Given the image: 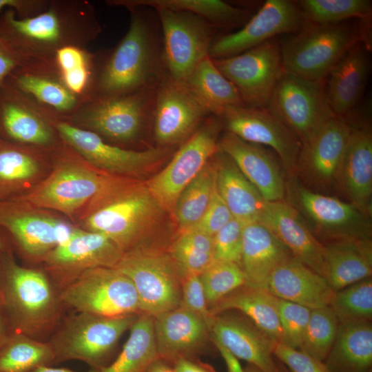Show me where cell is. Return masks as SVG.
<instances>
[{
    "instance_id": "obj_17",
    "label": "cell",
    "mask_w": 372,
    "mask_h": 372,
    "mask_svg": "<svg viewBox=\"0 0 372 372\" xmlns=\"http://www.w3.org/2000/svg\"><path fill=\"white\" fill-rule=\"evenodd\" d=\"M212 61L237 88L244 105L267 108L283 70L280 47L273 39L240 54Z\"/></svg>"
},
{
    "instance_id": "obj_35",
    "label": "cell",
    "mask_w": 372,
    "mask_h": 372,
    "mask_svg": "<svg viewBox=\"0 0 372 372\" xmlns=\"http://www.w3.org/2000/svg\"><path fill=\"white\" fill-rule=\"evenodd\" d=\"M276 298L267 289L243 285L209 309L211 315L236 311L249 319L273 341L282 343Z\"/></svg>"
},
{
    "instance_id": "obj_37",
    "label": "cell",
    "mask_w": 372,
    "mask_h": 372,
    "mask_svg": "<svg viewBox=\"0 0 372 372\" xmlns=\"http://www.w3.org/2000/svg\"><path fill=\"white\" fill-rule=\"evenodd\" d=\"M110 6L125 8L146 6L154 10H169L194 14L217 28L243 26L249 19L250 12L220 0H108Z\"/></svg>"
},
{
    "instance_id": "obj_54",
    "label": "cell",
    "mask_w": 372,
    "mask_h": 372,
    "mask_svg": "<svg viewBox=\"0 0 372 372\" xmlns=\"http://www.w3.org/2000/svg\"><path fill=\"white\" fill-rule=\"evenodd\" d=\"M49 3L50 0H0V12L11 9L19 19L31 18L44 12Z\"/></svg>"
},
{
    "instance_id": "obj_36",
    "label": "cell",
    "mask_w": 372,
    "mask_h": 372,
    "mask_svg": "<svg viewBox=\"0 0 372 372\" xmlns=\"http://www.w3.org/2000/svg\"><path fill=\"white\" fill-rule=\"evenodd\" d=\"M324 363L329 372H372L371 321L340 323Z\"/></svg>"
},
{
    "instance_id": "obj_30",
    "label": "cell",
    "mask_w": 372,
    "mask_h": 372,
    "mask_svg": "<svg viewBox=\"0 0 372 372\" xmlns=\"http://www.w3.org/2000/svg\"><path fill=\"white\" fill-rule=\"evenodd\" d=\"M267 289L277 298L311 309L328 307L334 293L324 277L293 256L273 271Z\"/></svg>"
},
{
    "instance_id": "obj_41",
    "label": "cell",
    "mask_w": 372,
    "mask_h": 372,
    "mask_svg": "<svg viewBox=\"0 0 372 372\" xmlns=\"http://www.w3.org/2000/svg\"><path fill=\"white\" fill-rule=\"evenodd\" d=\"M55 364V355L49 341L11 333L0 348V372H32Z\"/></svg>"
},
{
    "instance_id": "obj_1",
    "label": "cell",
    "mask_w": 372,
    "mask_h": 372,
    "mask_svg": "<svg viewBox=\"0 0 372 372\" xmlns=\"http://www.w3.org/2000/svg\"><path fill=\"white\" fill-rule=\"evenodd\" d=\"M126 9L130 14L126 34L114 48L94 52L87 101L156 86L167 74L156 11L146 6Z\"/></svg>"
},
{
    "instance_id": "obj_48",
    "label": "cell",
    "mask_w": 372,
    "mask_h": 372,
    "mask_svg": "<svg viewBox=\"0 0 372 372\" xmlns=\"http://www.w3.org/2000/svg\"><path fill=\"white\" fill-rule=\"evenodd\" d=\"M209 309L247 283L239 264L214 260L200 275Z\"/></svg>"
},
{
    "instance_id": "obj_55",
    "label": "cell",
    "mask_w": 372,
    "mask_h": 372,
    "mask_svg": "<svg viewBox=\"0 0 372 372\" xmlns=\"http://www.w3.org/2000/svg\"><path fill=\"white\" fill-rule=\"evenodd\" d=\"M25 63L6 41L0 30V85L13 71Z\"/></svg>"
},
{
    "instance_id": "obj_56",
    "label": "cell",
    "mask_w": 372,
    "mask_h": 372,
    "mask_svg": "<svg viewBox=\"0 0 372 372\" xmlns=\"http://www.w3.org/2000/svg\"><path fill=\"white\" fill-rule=\"evenodd\" d=\"M175 372H216L211 366L194 358H181L173 364Z\"/></svg>"
},
{
    "instance_id": "obj_59",
    "label": "cell",
    "mask_w": 372,
    "mask_h": 372,
    "mask_svg": "<svg viewBox=\"0 0 372 372\" xmlns=\"http://www.w3.org/2000/svg\"><path fill=\"white\" fill-rule=\"evenodd\" d=\"M32 372H76L66 368L53 367L52 366H41ZM88 372H101V370L92 369Z\"/></svg>"
},
{
    "instance_id": "obj_60",
    "label": "cell",
    "mask_w": 372,
    "mask_h": 372,
    "mask_svg": "<svg viewBox=\"0 0 372 372\" xmlns=\"http://www.w3.org/2000/svg\"><path fill=\"white\" fill-rule=\"evenodd\" d=\"M10 334L0 311V348L5 344Z\"/></svg>"
},
{
    "instance_id": "obj_12",
    "label": "cell",
    "mask_w": 372,
    "mask_h": 372,
    "mask_svg": "<svg viewBox=\"0 0 372 372\" xmlns=\"http://www.w3.org/2000/svg\"><path fill=\"white\" fill-rule=\"evenodd\" d=\"M267 109L302 143L334 117L322 81L302 78L283 69Z\"/></svg>"
},
{
    "instance_id": "obj_24",
    "label": "cell",
    "mask_w": 372,
    "mask_h": 372,
    "mask_svg": "<svg viewBox=\"0 0 372 372\" xmlns=\"http://www.w3.org/2000/svg\"><path fill=\"white\" fill-rule=\"evenodd\" d=\"M209 329L211 338L238 359L247 362L262 372H281L273 353L275 342L242 313L227 311L214 315Z\"/></svg>"
},
{
    "instance_id": "obj_2",
    "label": "cell",
    "mask_w": 372,
    "mask_h": 372,
    "mask_svg": "<svg viewBox=\"0 0 372 372\" xmlns=\"http://www.w3.org/2000/svg\"><path fill=\"white\" fill-rule=\"evenodd\" d=\"M0 30L26 62H50L68 46L87 48L103 31L94 6L85 0H50L44 12L27 19L8 9L0 16Z\"/></svg>"
},
{
    "instance_id": "obj_46",
    "label": "cell",
    "mask_w": 372,
    "mask_h": 372,
    "mask_svg": "<svg viewBox=\"0 0 372 372\" xmlns=\"http://www.w3.org/2000/svg\"><path fill=\"white\" fill-rule=\"evenodd\" d=\"M328 307L340 323L371 321V276L334 291Z\"/></svg>"
},
{
    "instance_id": "obj_31",
    "label": "cell",
    "mask_w": 372,
    "mask_h": 372,
    "mask_svg": "<svg viewBox=\"0 0 372 372\" xmlns=\"http://www.w3.org/2000/svg\"><path fill=\"white\" fill-rule=\"evenodd\" d=\"M291 256L288 248L262 222L244 224L240 266L246 285L267 289L273 271Z\"/></svg>"
},
{
    "instance_id": "obj_42",
    "label": "cell",
    "mask_w": 372,
    "mask_h": 372,
    "mask_svg": "<svg viewBox=\"0 0 372 372\" xmlns=\"http://www.w3.org/2000/svg\"><path fill=\"white\" fill-rule=\"evenodd\" d=\"M216 185L212 157L178 196L173 211L181 231L196 225L204 215Z\"/></svg>"
},
{
    "instance_id": "obj_21",
    "label": "cell",
    "mask_w": 372,
    "mask_h": 372,
    "mask_svg": "<svg viewBox=\"0 0 372 372\" xmlns=\"http://www.w3.org/2000/svg\"><path fill=\"white\" fill-rule=\"evenodd\" d=\"M209 115L184 83L166 74L156 90L152 129L156 147L183 143Z\"/></svg>"
},
{
    "instance_id": "obj_11",
    "label": "cell",
    "mask_w": 372,
    "mask_h": 372,
    "mask_svg": "<svg viewBox=\"0 0 372 372\" xmlns=\"http://www.w3.org/2000/svg\"><path fill=\"white\" fill-rule=\"evenodd\" d=\"M64 306L105 317L141 314L132 282L114 267L90 269L59 291Z\"/></svg>"
},
{
    "instance_id": "obj_9",
    "label": "cell",
    "mask_w": 372,
    "mask_h": 372,
    "mask_svg": "<svg viewBox=\"0 0 372 372\" xmlns=\"http://www.w3.org/2000/svg\"><path fill=\"white\" fill-rule=\"evenodd\" d=\"M280 47L283 69L302 78L322 81L362 35L342 23L306 24Z\"/></svg>"
},
{
    "instance_id": "obj_7",
    "label": "cell",
    "mask_w": 372,
    "mask_h": 372,
    "mask_svg": "<svg viewBox=\"0 0 372 372\" xmlns=\"http://www.w3.org/2000/svg\"><path fill=\"white\" fill-rule=\"evenodd\" d=\"M138 315L105 317L77 312L61 321L48 340L55 364L80 360L92 369L109 365L118 340L130 330Z\"/></svg>"
},
{
    "instance_id": "obj_14",
    "label": "cell",
    "mask_w": 372,
    "mask_h": 372,
    "mask_svg": "<svg viewBox=\"0 0 372 372\" xmlns=\"http://www.w3.org/2000/svg\"><path fill=\"white\" fill-rule=\"evenodd\" d=\"M221 124L218 116L209 115L181 144L164 169L145 183L165 211L172 213L181 192L218 150V135Z\"/></svg>"
},
{
    "instance_id": "obj_25",
    "label": "cell",
    "mask_w": 372,
    "mask_h": 372,
    "mask_svg": "<svg viewBox=\"0 0 372 372\" xmlns=\"http://www.w3.org/2000/svg\"><path fill=\"white\" fill-rule=\"evenodd\" d=\"M154 331L158 357L172 365L181 358H194L211 341L208 324L182 307L154 317Z\"/></svg>"
},
{
    "instance_id": "obj_13",
    "label": "cell",
    "mask_w": 372,
    "mask_h": 372,
    "mask_svg": "<svg viewBox=\"0 0 372 372\" xmlns=\"http://www.w3.org/2000/svg\"><path fill=\"white\" fill-rule=\"evenodd\" d=\"M62 141L96 169L114 176L134 178L168 156L171 148L146 149L121 147L105 142L96 134L50 114Z\"/></svg>"
},
{
    "instance_id": "obj_52",
    "label": "cell",
    "mask_w": 372,
    "mask_h": 372,
    "mask_svg": "<svg viewBox=\"0 0 372 372\" xmlns=\"http://www.w3.org/2000/svg\"><path fill=\"white\" fill-rule=\"evenodd\" d=\"M273 353L289 372H329L324 362L282 343H273Z\"/></svg>"
},
{
    "instance_id": "obj_64",
    "label": "cell",
    "mask_w": 372,
    "mask_h": 372,
    "mask_svg": "<svg viewBox=\"0 0 372 372\" xmlns=\"http://www.w3.org/2000/svg\"><path fill=\"white\" fill-rule=\"evenodd\" d=\"M3 141L0 138V145L2 143Z\"/></svg>"
},
{
    "instance_id": "obj_47",
    "label": "cell",
    "mask_w": 372,
    "mask_h": 372,
    "mask_svg": "<svg viewBox=\"0 0 372 372\" xmlns=\"http://www.w3.org/2000/svg\"><path fill=\"white\" fill-rule=\"evenodd\" d=\"M339 324L329 307L312 309L300 350L324 362L335 342Z\"/></svg>"
},
{
    "instance_id": "obj_20",
    "label": "cell",
    "mask_w": 372,
    "mask_h": 372,
    "mask_svg": "<svg viewBox=\"0 0 372 372\" xmlns=\"http://www.w3.org/2000/svg\"><path fill=\"white\" fill-rule=\"evenodd\" d=\"M123 254L105 236L77 227L67 240L45 257L43 263L45 273L60 291L90 269L114 268Z\"/></svg>"
},
{
    "instance_id": "obj_26",
    "label": "cell",
    "mask_w": 372,
    "mask_h": 372,
    "mask_svg": "<svg viewBox=\"0 0 372 372\" xmlns=\"http://www.w3.org/2000/svg\"><path fill=\"white\" fill-rule=\"evenodd\" d=\"M5 81L59 118H68L83 104L63 83L50 62L27 61Z\"/></svg>"
},
{
    "instance_id": "obj_15",
    "label": "cell",
    "mask_w": 372,
    "mask_h": 372,
    "mask_svg": "<svg viewBox=\"0 0 372 372\" xmlns=\"http://www.w3.org/2000/svg\"><path fill=\"white\" fill-rule=\"evenodd\" d=\"M0 227L9 232L27 258L42 262L77 228L48 209L15 198L0 200Z\"/></svg>"
},
{
    "instance_id": "obj_45",
    "label": "cell",
    "mask_w": 372,
    "mask_h": 372,
    "mask_svg": "<svg viewBox=\"0 0 372 372\" xmlns=\"http://www.w3.org/2000/svg\"><path fill=\"white\" fill-rule=\"evenodd\" d=\"M299 9L305 23L331 25L350 18L369 19L371 1L369 0H302Z\"/></svg>"
},
{
    "instance_id": "obj_16",
    "label": "cell",
    "mask_w": 372,
    "mask_h": 372,
    "mask_svg": "<svg viewBox=\"0 0 372 372\" xmlns=\"http://www.w3.org/2000/svg\"><path fill=\"white\" fill-rule=\"evenodd\" d=\"M155 10L161 28L167 74L185 83L196 65L209 56L216 28L190 12Z\"/></svg>"
},
{
    "instance_id": "obj_3",
    "label": "cell",
    "mask_w": 372,
    "mask_h": 372,
    "mask_svg": "<svg viewBox=\"0 0 372 372\" xmlns=\"http://www.w3.org/2000/svg\"><path fill=\"white\" fill-rule=\"evenodd\" d=\"M164 211L145 183L106 174L79 219L80 228L105 236L125 253L148 247L146 239Z\"/></svg>"
},
{
    "instance_id": "obj_51",
    "label": "cell",
    "mask_w": 372,
    "mask_h": 372,
    "mask_svg": "<svg viewBox=\"0 0 372 372\" xmlns=\"http://www.w3.org/2000/svg\"><path fill=\"white\" fill-rule=\"evenodd\" d=\"M182 307L201 317L210 325L211 315L199 275H185L181 285Z\"/></svg>"
},
{
    "instance_id": "obj_23",
    "label": "cell",
    "mask_w": 372,
    "mask_h": 372,
    "mask_svg": "<svg viewBox=\"0 0 372 372\" xmlns=\"http://www.w3.org/2000/svg\"><path fill=\"white\" fill-rule=\"evenodd\" d=\"M0 131L10 143L41 151L63 143L49 112L6 81L0 85Z\"/></svg>"
},
{
    "instance_id": "obj_6",
    "label": "cell",
    "mask_w": 372,
    "mask_h": 372,
    "mask_svg": "<svg viewBox=\"0 0 372 372\" xmlns=\"http://www.w3.org/2000/svg\"><path fill=\"white\" fill-rule=\"evenodd\" d=\"M52 152L55 163L51 173L30 190L13 198L72 216L99 190L107 173L90 165L64 142Z\"/></svg>"
},
{
    "instance_id": "obj_57",
    "label": "cell",
    "mask_w": 372,
    "mask_h": 372,
    "mask_svg": "<svg viewBox=\"0 0 372 372\" xmlns=\"http://www.w3.org/2000/svg\"><path fill=\"white\" fill-rule=\"evenodd\" d=\"M211 342L217 351L223 357L227 369V372H245L242 368L238 359L227 348L217 341L211 339Z\"/></svg>"
},
{
    "instance_id": "obj_27",
    "label": "cell",
    "mask_w": 372,
    "mask_h": 372,
    "mask_svg": "<svg viewBox=\"0 0 372 372\" xmlns=\"http://www.w3.org/2000/svg\"><path fill=\"white\" fill-rule=\"evenodd\" d=\"M218 145L267 202L285 200L287 180L282 165L269 149L228 132L223 135Z\"/></svg>"
},
{
    "instance_id": "obj_50",
    "label": "cell",
    "mask_w": 372,
    "mask_h": 372,
    "mask_svg": "<svg viewBox=\"0 0 372 372\" xmlns=\"http://www.w3.org/2000/svg\"><path fill=\"white\" fill-rule=\"evenodd\" d=\"M244 223L232 218L214 236V260L240 265Z\"/></svg>"
},
{
    "instance_id": "obj_5",
    "label": "cell",
    "mask_w": 372,
    "mask_h": 372,
    "mask_svg": "<svg viewBox=\"0 0 372 372\" xmlns=\"http://www.w3.org/2000/svg\"><path fill=\"white\" fill-rule=\"evenodd\" d=\"M158 85L114 98L85 102L63 120L118 147L136 143L147 127L153 129Z\"/></svg>"
},
{
    "instance_id": "obj_32",
    "label": "cell",
    "mask_w": 372,
    "mask_h": 372,
    "mask_svg": "<svg viewBox=\"0 0 372 372\" xmlns=\"http://www.w3.org/2000/svg\"><path fill=\"white\" fill-rule=\"evenodd\" d=\"M212 160L217 189L234 218L244 223L260 220L267 201L227 154L218 149Z\"/></svg>"
},
{
    "instance_id": "obj_19",
    "label": "cell",
    "mask_w": 372,
    "mask_h": 372,
    "mask_svg": "<svg viewBox=\"0 0 372 372\" xmlns=\"http://www.w3.org/2000/svg\"><path fill=\"white\" fill-rule=\"evenodd\" d=\"M216 116L227 132L245 141L271 147L276 153L288 178L296 177L301 143L267 108L229 106Z\"/></svg>"
},
{
    "instance_id": "obj_33",
    "label": "cell",
    "mask_w": 372,
    "mask_h": 372,
    "mask_svg": "<svg viewBox=\"0 0 372 372\" xmlns=\"http://www.w3.org/2000/svg\"><path fill=\"white\" fill-rule=\"evenodd\" d=\"M325 278L333 291L371 277V238H347L324 244Z\"/></svg>"
},
{
    "instance_id": "obj_34",
    "label": "cell",
    "mask_w": 372,
    "mask_h": 372,
    "mask_svg": "<svg viewBox=\"0 0 372 372\" xmlns=\"http://www.w3.org/2000/svg\"><path fill=\"white\" fill-rule=\"evenodd\" d=\"M369 60L363 47L348 50L329 72L327 97L335 115L345 117L360 100L366 82Z\"/></svg>"
},
{
    "instance_id": "obj_28",
    "label": "cell",
    "mask_w": 372,
    "mask_h": 372,
    "mask_svg": "<svg viewBox=\"0 0 372 372\" xmlns=\"http://www.w3.org/2000/svg\"><path fill=\"white\" fill-rule=\"evenodd\" d=\"M259 221L273 231L294 258L325 278L324 244L293 206L285 200L267 202Z\"/></svg>"
},
{
    "instance_id": "obj_62",
    "label": "cell",
    "mask_w": 372,
    "mask_h": 372,
    "mask_svg": "<svg viewBox=\"0 0 372 372\" xmlns=\"http://www.w3.org/2000/svg\"><path fill=\"white\" fill-rule=\"evenodd\" d=\"M6 250V242L3 238L0 235V251H5Z\"/></svg>"
},
{
    "instance_id": "obj_29",
    "label": "cell",
    "mask_w": 372,
    "mask_h": 372,
    "mask_svg": "<svg viewBox=\"0 0 372 372\" xmlns=\"http://www.w3.org/2000/svg\"><path fill=\"white\" fill-rule=\"evenodd\" d=\"M337 191L363 212H372V132L369 125L353 126L340 167Z\"/></svg>"
},
{
    "instance_id": "obj_63",
    "label": "cell",
    "mask_w": 372,
    "mask_h": 372,
    "mask_svg": "<svg viewBox=\"0 0 372 372\" xmlns=\"http://www.w3.org/2000/svg\"><path fill=\"white\" fill-rule=\"evenodd\" d=\"M278 362L279 367L280 369L281 372H289V370L287 369V367L280 362Z\"/></svg>"
},
{
    "instance_id": "obj_44",
    "label": "cell",
    "mask_w": 372,
    "mask_h": 372,
    "mask_svg": "<svg viewBox=\"0 0 372 372\" xmlns=\"http://www.w3.org/2000/svg\"><path fill=\"white\" fill-rule=\"evenodd\" d=\"M168 251L184 276L200 275L214 260V236L192 227L181 231Z\"/></svg>"
},
{
    "instance_id": "obj_18",
    "label": "cell",
    "mask_w": 372,
    "mask_h": 372,
    "mask_svg": "<svg viewBox=\"0 0 372 372\" xmlns=\"http://www.w3.org/2000/svg\"><path fill=\"white\" fill-rule=\"evenodd\" d=\"M351 125L335 116L302 143L296 177L307 188L331 195L337 191L338 180Z\"/></svg>"
},
{
    "instance_id": "obj_49",
    "label": "cell",
    "mask_w": 372,
    "mask_h": 372,
    "mask_svg": "<svg viewBox=\"0 0 372 372\" xmlns=\"http://www.w3.org/2000/svg\"><path fill=\"white\" fill-rule=\"evenodd\" d=\"M277 310L282 332V343L300 349L312 309L302 304L276 298Z\"/></svg>"
},
{
    "instance_id": "obj_53",
    "label": "cell",
    "mask_w": 372,
    "mask_h": 372,
    "mask_svg": "<svg viewBox=\"0 0 372 372\" xmlns=\"http://www.w3.org/2000/svg\"><path fill=\"white\" fill-rule=\"evenodd\" d=\"M232 218L234 217L220 195L216 184L211 199L204 215L193 227L214 236Z\"/></svg>"
},
{
    "instance_id": "obj_58",
    "label": "cell",
    "mask_w": 372,
    "mask_h": 372,
    "mask_svg": "<svg viewBox=\"0 0 372 372\" xmlns=\"http://www.w3.org/2000/svg\"><path fill=\"white\" fill-rule=\"evenodd\" d=\"M145 372H175L172 364L157 358L147 366Z\"/></svg>"
},
{
    "instance_id": "obj_39",
    "label": "cell",
    "mask_w": 372,
    "mask_h": 372,
    "mask_svg": "<svg viewBox=\"0 0 372 372\" xmlns=\"http://www.w3.org/2000/svg\"><path fill=\"white\" fill-rule=\"evenodd\" d=\"M185 84L211 114L217 116L226 107L244 105L237 88L209 56L196 65Z\"/></svg>"
},
{
    "instance_id": "obj_38",
    "label": "cell",
    "mask_w": 372,
    "mask_h": 372,
    "mask_svg": "<svg viewBox=\"0 0 372 372\" xmlns=\"http://www.w3.org/2000/svg\"><path fill=\"white\" fill-rule=\"evenodd\" d=\"M41 150L3 141L0 145V200L25 193L41 173Z\"/></svg>"
},
{
    "instance_id": "obj_22",
    "label": "cell",
    "mask_w": 372,
    "mask_h": 372,
    "mask_svg": "<svg viewBox=\"0 0 372 372\" xmlns=\"http://www.w3.org/2000/svg\"><path fill=\"white\" fill-rule=\"evenodd\" d=\"M305 24L295 3L267 0L240 30L215 36L209 56L218 59L240 54L278 34L296 32Z\"/></svg>"
},
{
    "instance_id": "obj_8",
    "label": "cell",
    "mask_w": 372,
    "mask_h": 372,
    "mask_svg": "<svg viewBox=\"0 0 372 372\" xmlns=\"http://www.w3.org/2000/svg\"><path fill=\"white\" fill-rule=\"evenodd\" d=\"M133 283L141 314L153 318L180 304L184 277L169 251L140 247L123 253L114 267Z\"/></svg>"
},
{
    "instance_id": "obj_61",
    "label": "cell",
    "mask_w": 372,
    "mask_h": 372,
    "mask_svg": "<svg viewBox=\"0 0 372 372\" xmlns=\"http://www.w3.org/2000/svg\"><path fill=\"white\" fill-rule=\"evenodd\" d=\"M244 370L245 372H262L257 367L250 364H247V366L244 369Z\"/></svg>"
},
{
    "instance_id": "obj_40",
    "label": "cell",
    "mask_w": 372,
    "mask_h": 372,
    "mask_svg": "<svg viewBox=\"0 0 372 372\" xmlns=\"http://www.w3.org/2000/svg\"><path fill=\"white\" fill-rule=\"evenodd\" d=\"M122 350L101 372H145L158 357L154 331V318L139 314L130 329Z\"/></svg>"
},
{
    "instance_id": "obj_43",
    "label": "cell",
    "mask_w": 372,
    "mask_h": 372,
    "mask_svg": "<svg viewBox=\"0 0 372 372\" xmlns=\"http://www.w3.org/2000/svg\"><path fill=\"white\" fill-rule=\"evenodd\" d=\"M94 61V52L87 48L68 46L57 50L50 62L66 87L83 103L88 100Z\"/></svg>"
},
{
    "instance_id": "obj_10",
    "label": "cell",
    "mask_w": 372,
    "mask_h": 372,
    "mask_svg": "<svg viewBox=\"0 0 372 372\" xmlns=\"http://www.w3.org/2000/svg\"><path fill=\"white\" fill-rule=\"evenodd\" d=\"M285 200L298 211L323 244L347 238H371V216L351 203L307 188L296 177L287 181Z\"/></svg>"
},
{
    "instance_id": "obj_4",
    "label": "cell",
    "mask_w": 372,
    "mask_h": 372,
    "mask_svg": "<svg viewBox=\"0 0 372 372\" xmlns=\"http://www.w3.org/2000/svg\"><path fill=\"white\" fill-rule=\"evenodd\" d=\"M0 301L12 333L43 341L61 322L64 306L45 272L19 265L9 256L3 263Z\"/></svg>"
}]
</instances>
